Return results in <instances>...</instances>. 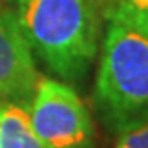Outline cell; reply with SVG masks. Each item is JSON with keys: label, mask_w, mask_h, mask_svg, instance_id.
Instances as JSON below:
<instances>
[{"label": "cell", "mask_w": 148, "mask_h": 148, "mask_svg": "<svg viewBox=\"0 0 148 148\" xmlns=\"http://www.w3.org/2000/svg\"><path fill=\"white\" fill-rule=\"evenodd\" d=\"M112 148H148V123L136 125L120 132Z\"/></svg>", "instance_id": "cell-7"}, {"label": "cell", "mask_w": 148, "mask_h": 148, "mask_svg": "<svg viewBox=\"0 0 148 148\" xmlns=\"http://www.w3.org/2000/svg\"><path fill=\"white\" fill-rule=\"evenodd\" d=\"M98 0H16V20L32 56L66 84L88 77L100 39Z\"/></svg>", "instance_id": "cell-1"}, {"label": "cell", "mask_w": 148, "mask_h": 148, "mask_svg": "<svg viewBox=\"0 0 148 148\" xmlns=\"http://www.w3.org/2000/svg\"><path fill=\"white\" fill-rule=\"evenodd\" d=\"M100 7L107 20L125 23L148 36V0H103Z\"/></svg>", "instance_id": "cell-6"}, {"label": "cell", "mask_w": 148, "mask_h": 148, "mask_svg": "<svg viewBox=\"0 0 148 148\" xmlns=\"http://www.w3.org/2000/svg\"><path fill=\"white\" fill-rule=\"evenodd\" d=\"M0 148H45L32 129L25 105L0 103Z\"/></svg>", "instance_id": "cell-5"}, {"label": "cell", "mask_w": 148, "mask_h": 148, "mask_svg": "<svg viewBox=\"0 0 148 148\" xmlns=\"http://www.w3.org/2000/svg\"><path fill=\"white\" fill-rule=\"evenodd\" d=\"M93 102L114 134L148 123V36L107 20Z\"/></svg>", "instance_id": "cell-2"}, {"label": "cell", "mask_w": 148, "mask_h": 148, "mask_svg": "<svg viewBox=\"0 0 148 148\" xmlns=\"http://www.w3.org/2000/svg\"><path fill=\"white\" fill-rule=\"evenodd\" d=\"M38 79L36 59L22 34L16 13L0 5V98L30 100Z\"/></svg>", "instance_id": "cell-4"}, {"label": "cell", "mask_w": 148, "mask_h": 148, "mask_svg": "<svg viewBox=\"0 0 148 148\" xmlns=\"http://www.w3.org/2000/svg\"><path fill=\"white\" fill-rule=\"evenodd\" d=\"M27 111L45 148H95L93 118L70 84L39 77Z\"/></svg>", "instance_id": "cell-3"}, {"label": "cell", "mask_w": 148, "mask_h": 148, "mask_svg": "<svg viewBox=\"0 0 148 148\" xmlns=\"http://www.w3.org/2000/svg\"><path fill=\"white\" fill-rule=\"evenodd\" d=\"M102 2H103V0H98V4H100V5H102Z\"/></svg>", "instance_id": "cell-8"}]
</instances>
